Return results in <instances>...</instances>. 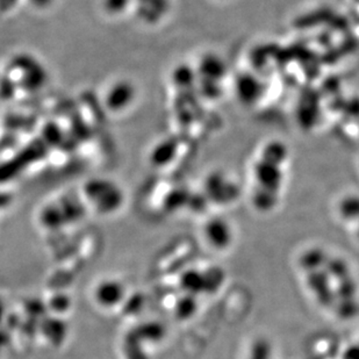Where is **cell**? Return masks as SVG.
<instances>
[{
  "instance_id": "cell-1",
  "label": "cell",
  "mask_w": 359,
  "mask_h": 359,
  "mask_svg": "<svg viewBox=\"0 0 359 359\" xmlns=\"http://www.w3.org/2000/svg\"><path fill=\"white\" fill-rule=\"evenodd\" d=\"M286 160V149L279 143L266 147L259 162L255 166V180L257 190L254 194V205L259 210H270L278 201L283 184L281 164Z\"/></svg>"
},
{
  "instance_id": "cell-2",
  "label": "cell",
  "mask_w": 359,
  "mask_h": 359,
  "mask_svg": "<svg viewBox=\"0 0 359 359\" xmlns=\"http://www.w3.org/2000/svg\"><path fill=\"white\" fill-rule=\"evenodd\" d=\"M86 196L102 212H111L120 206L122 194L119 189L107 180H92L86 187Z\"/></svg>"
},
{
  "instance_id": "cell-3",
  "label": "cell",
  "mask_w": 359,
  "mask_h": 359,
  "mask_svg": "<svg viewBox=\"0 0 359 359\" xmlns=\"http://www.w3.org/2000/svg\"><path fill=\"white\" fill-rule=\"evenodd\" d=\"M205 238L207 242L217 249H226L233 242L231 224L222 219H213L205 226Z\"/></svg>"
},
{
  "instance_id": "cell-4",
  "label": "cell",
  "mask_w": 359,
  "mask_h": 359,
  "mask_svg": "<svg viewBox=\"0 0 359 359\" xmlns=\"http://www.w3.org/2000/svg\"><path fill=\"white\" fill-rule=\"evenodd\" d=\"M135 98V88L128 81H118L106 95V105L114 112L127 109Z\"/></svg>"
},
{
  "instance_id": "cell-5",
  "label": "cell",
  "mask_w": 359,
  "mask_h": 359,
  "mask_svg": "<svg viewBox=\"0 0 359 359\" xmlns=\"http://www.w3.org/2000/svg\"><path fill=\"white\" fill-rule=\"evenodd\" d=\"M235 88L238 99L247 105H252L257 102L264 91L263 84L252 75L240 76L235 84Z\"/></svg>"
},
{
  "instance_id": "cell-6",
  "label": "cell",
  "mask_w": 359,
  "mask_h": 359,
  "mask_svg": "<svg viewBox=\"0 0 359 359\" xmlns=\"http://www.w3.org/2000/svg\"><path fill=\"white\" fill-rule=\"evenodd\" d=\"M199 74L207 81L206 84L213 86L217 81L224 79L226 75V67L224 62L217 56H207L201 60L200 63Z\"/></svg>"
},
{
  "instance_id": "cell-7",
  "label": "cell",
  "mask_w": 359,
  "mask_h": 359,
  "mask_svg": "<svg viewBox=\"0 0 359 359\" xmlns=\"http://www.w3.org/2000/svg\"><path fill=\"white\" fill-rule=\"evenodd\" d=\"M123 297V287L118 281H104L95 291V298L99 304L105 307H112L121 302Z\"/></svg>"
},
{
  "instance_id": "cell-8",
  "label": "cell",
  "mask_w": 359,
  "mask_h": 359,
  "mask_svg": "<svg viewBox=\"0 0 359 359\" xmlns=\"http://www.w3.org/2000/svg\"><path fill=\"white\" fill-rule=\"evenodd\" d=\"M139 15L147 22H156L168 10L166 0H139Z\"/></svg>"
},
{
  "instance_id": "cell-9",
  "label": "cell",
  "mask_w": 359,
  "mask_h": 359,
  "mask_svg": "<svg viewBox=\"0 0 359 359\" xmlns=\"http://www.w3.org/2000/svg\"><path fill=\"white\" fill-rule=\"evenodd\" d=\"M339 213L346 221L359 220V196H350L339 203Z\"/></svg>"
},
{
  "instance_id": "cell-10",
  "label": "cell",
  "mask_w": 359,
  "mask_h": 359,
  "mask_svg": "<svg viewBox=\"0 0 359 359\" xmlns=\"http://www.w3.org/2000/svg\"><path fill=\"white\" fill-rule=\"evenodd\" d=\"M175 149H176V144L170 143L169 141H164L158 144L151 154V160H153L154 164H157V165L168 164L170 161L172 160Z\"/></svg>"
},
{
  "instance_id": "cell-11",
  "label": "cell",
  "mask_w": 359,
  "mask_h": 359,
  "mask_svg": "<svg viewBox=\"0 0 359 359\" xmlns=\"http://www.w3.org/2000/svg\"><path fill=\"white\" fill-rule=\"evenodd\" d=\"M129 4L130 0H104V7L111 14L123 13Z\"/></svg>"
},
{
  "instance_id": "cell-12",
  "label": "cell",
  "mask_w": 359,
  "mask_h": 359,
  "mask_svg": "<svg viewBox=\"0 0 359 359\" xmlns=\"http://www.w3.org/2000/svg\"><path fill=\"white\" fill-rule=\"evenodd\" d=\"M341 359H359V343H353L343 350Z\"/></svg>"
},
{
  "instance_id": "cell-13",
  "label": "cell",
  "mask_w": 359,
  "mask_h": 359,
  "mask_svg": "<svg viewBox=\"0 0 359 359\" xmlns=\"http://www.w3.org/2000/svg\"><path fill=\"white\" fill-rule=\"evenodd\" d=\"M31 3L36 7H46L53 3V0H31Z\"/></svg>"
},
{
  "instance_id": "cell-14",
  "label": "cell",
  "mask_w": 359,
  "mask_h": 359,
  "mask_svg": "<svg viewBox=\"0 0 359 359\" xmlns=\"http://www.w3.org/2000/svg\"><path fill=\"white\" fill-rule=\"evenodd\" d=\"M357 238H359V222H358V227H357Z\"/></svg>"
}]
</instances>
